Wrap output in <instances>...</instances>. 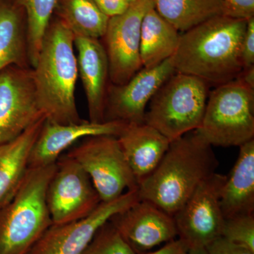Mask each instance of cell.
<instances>
[{
  "instance_id": "4fadbf2b",
  "label": "cell",
  "mask_w": 254,
  "mask_h": 254,
  "mask_svg": "<svg viewBox=\"0 0 254 254\" xmlns=\"http://www.w3.org/2000/svg\"><path fill=\"white\" fill-rule=\"evenodd\" d=\"M176 72L171 58L152 68H142L126 83H110L105 105V122L125 125L145 123L148 105L153 95Z\"/></svg>"
},
{
  "instance_id": "ffe728a7",
  "label": "cell",
  "mask_w": 254,
  "mask_h": 254,
  "mask_svg": "<svg viewBox=\"0 0 254 254\" xmlns=\"http://www.w3.org/2000/svg\"><path fill=\"white\" fill-rule=\"evenodd\" d=\"M11 65L31 67L27 16L22 8L8 0H0V71Z\"/></svg>"
},
{
  "instance_id": "83f0119b",
  "label": "cell",
  "mask_w": 254,
  "mask_h": 254,
  "mask_svg": "<svg viewBox=\"0 0 254 254\" xmlns=\"http://www.w3.org/2000/svg\"><path fill=\"white\" fill-rule=\"evenodd\" d=\"M243 69L254 66V17L247 20V30L242 46Z\"/></svg>"
},
{
  "instance_id": "ac0fdd59",
  "label": "cell",
  "mask_w": 254,
  "mask_h": 254,
  "mask_svg": "<svg viewBox=\"0 0 254 254\" xmlns=\"http://www.w3.org/2000/svg\"><path fill=\"white\" fill-rule=\"evenodd\" d=\"M46 117L43 116L22 133L0 144V208L12 199L29 169L33 145Z\"/></svg>"
},
{
  "instance_id": "9a60e30c",
  "label": "cell",
  "mask_w": 254,
  "mask_h": 254,
  "mask_svg": "<svg viewBox=\"0 0 254 254\" xmlns=\"http://www.w3.org/2000/svg\"><path fill=\"white\" fill-rule=\"evenodd\" d=\"M126 125L117 121L94 123L84 120L78 123L63 125L46 120L32 149L29 168H41L56 163L65 150L87 137H118Z\"/></svg>"
},
{
  "instance_id": "5b68a950",
  "label": "cell",
  "mask_w": 254,
  "mask_h": 254,
  "mask_svg": "<svg viewBox=\"0 0 254 254\" xmlns=\"http://www.w3.org/2000/svg\"><path fill=\"white\" fill-rule=\"evenodd\" d=\"M210 87L191 75L173 73L150 100L145 123L170 142L198 129L204 116Z\"/></svg>"
},
{
  "instance_id": "3957f363",
  "label": "cell",
  "mask_w": 254,
  "mask_h": 254,
  "mask_svg": "<svg viewBox=\"0 0 254 254\" xmlns=\"http://www.w3.org/2000/svg\"><path fill=\"white\" fill-rule=\"evenodd\" d=\"M74 38L67 26L53 15L33 68L40 106L51 123L65 125L83 120L75 98L78 72Z\"/></svg>"
},
{
  "instance_id": "d6986e66",
  "label": "cell",
  "mask_w": 254,
  "mask_h": 254,
  "mask_svg": "<svg viewBox=\"0 0 254 254\" xmlns=\"http://www.w3.org/2000/svg\"><path fill=\"white\" fill-rule=\"evenodd\" d=\"M220 205L225 219L254 214V138L240 146L222 189Z\"/></svg>"
},
{
  "instance_id": "ba28073f",
  "label": "cell",
  "mask_w": 254,
  "mask_h": 254,
  "mask_svg": "<svg viewBox=\"0 0 254 254\" xmlns=\"http://www.w3.org/2000/svg\"><path fill=\"white\" fill-rule=\"evenodd\" d=\"M46 198L53 225L86 218L102 202L88 174L66 153L57 160Z\"/></svg>"
},
{
  "instance_id": "44dd1931",
  "label": "cell",
  "mask_w": 254,
  "mask_h": 254,
  "mask_svg": "<svg viewBox=\"0 0 254 254\" xmlns=\"http://www.w3.org/2000/svg\"><path fill=\"white\" fill-rule=\"evenodd\" d=\"M181 33L158 14L154 6L143 16L140 36L143 68L158 66L176 51Z\"/></svg>"
},
{
  "instance_id": "cb8c5ba5",
  "label": "cell",
  "mask_w": 254,
  "mask_h": 254,
  "mask_svg": "<svg viewBox=\"0 0 254 254\" xmlns=\"http://www.w3.org/2000/svg\"><path fill=\"white\" fill-rule=\"evenodd\" d=\"M24 10L27 16L28 58L36 65L43 36L54 14L57 0H8Z\"/></svg>"
},
{
  "instance_id": "7a4b0ae2",
  "label": "cell",
  "mask_w": 254,
  "mask_h": 254,
  "mask_svg": "<svg viewBox=\"0 0 254 254\" xmlns=\"http://www.w3.org/2000/svg\"><path fill=\"white\" fill-rule=\"evenodd\" d=\"M212 147L195 130L170 142L158 167L138 185L140 199L174 216L200 184L216 173L219 161Z\"/></svg>"
},
{
  "instance_id": "52a82bcc",
  "label": "cell",
  "mask_w": 254,
  "mask_h": 254,
  "mask_svg": "<svg viewBox=\"0 0 254 254\" xmlns=\"http://www.w3.org/2000/svg\"><path fill=\"white\" fill-rule=\"evenodd\" d=\"M66 154L88 174L102 201H110L127 190H138V182L118 137H87Z\"/></svg>"
},
{
  "instance_id": "6da1fadb",
  "label": "cell",
  "mask_w": 254,
  "mask_h": 254,
  "mask_svg": "<svg viewBox=\"0 0 254 254\" xmlns=\"http://www.w3.org/2000/svg\"><path fill=\"white\" fill-rule=\"evenodd\" d=\"M247 20L220 15L181 33L171 61L176 72L210 86L233 81L243 70L242 46Z\"/></svg>"
},
{
  "instance_id": "f546056e",
  "label": "cell",
  "mask_w": 254,
  "mask_h": 254,
  "mask_svg": "<svg viewBox=\"0 0 254 254\" xmlns=\"http://www.w3.org/2000/svg\"><path fill=\"white\" fill-rule=\"evenodd\" d=\"M102 11L109 17L122 14L129 4L126 0H91Z\"/></svg>"
},
{
  "instance_id": "7c38bea8",
  "label": "cell",
  "mask_w": 254,
  "mask_h": 254,
  "mask_svg": "<svg viewBox=\"0 0 254 254\" xmlns=\"http://www.w3.org/2000/svg\"><path fill=\"white\" fill-rule=\"evenodd\" d=\"M140 200L138 190H127L118 198L102 201L86 218L63 225H52L26 254H80L100 227L114 215Z\"/></svg>"
},
{
  "instance_id": "8fae6325",
  "label": "cell",
  "mask_w": 254,
  "mask_h": 254,
  "mask_svg": "<svg viewBox=\"0 0 254 254\" xmlns=\"http://www.w3.org/2000/svg\"><path fill=\"white\" fill-rule=\"evenodd\" d=\"M45 116L33 69L11 65L0 71V144L14 139Z\"/></svg>"
},
{
  "instance_id": "4dcf8cb0",
  "label": "cell",
  "mask_w": 254,
  "mask_h": 254,
  "mask_svg": "<svg viewBox=\"0 0 254 254\" xmlns=\"http://www.w3.org/2000/svg\"><path fill=\"white\" fill-rule=\"evenodd\" d=\"M190 250L186 242L178 238L165 243L158 250L141 254H187Z\"/></svg>"
},
{
  "instance_id": "2e32d148",
  "label": "cell",
  "mask_w": 254,
  "mask_h": 254,
  "mask_svg": "<svg viewBox=\"0 0 254 254\" xmlns=\"http://www.w3.org/2000/svg\"><path fill=\"white\" fill-rule=\"evenodd\" d=\"M78 72L80 73L88 103L89 121L105 122V105L110 84L109 63L101 40L76 36Z\"/></svg>"
},
{
  "instance_id": "e0dca14e",
  "label": "cell",
  "mask_w": 254,
  "mask_h": 254,
  "mask_svg": "<svg viewBox=\"0 0 254 254\" xmlns=\"http://www.w3.org/2000/svg\"><path fill=\"white\" fill-rule=\"evenodd\" d=\"M118 139L138 185L154 171L170 143L160 131L145 123L127 125Z\"/></svg>"
},
{
  "instance_id": "d4e9b609",
  "label": "cell",
  "mask_w": 254,
  "mask_h": 254,
  "mask_svg": "<svg viewBox=\"0 0 254 254\" xmlns=\"http://www.w3.org/2000/svg\"><path fill=\"white\" fill-rule=\"evenodd\" d=\"M80 254H136L122 238L110 221L95 234Z\"/></svg>"
},
{
  "instance_id": "603a6c76",
  "label": "cell",
  "mask_w": 254,
  "mask_h": 254,
  "mask_svg": "<svg viewBox=\"0 0 254 254\" xmlns=\"http://www.w3.org/2000/svg\"><path fill=\"white\" fill-rule=\"evenodd\" d=\"M160 16L183 33L220 15H225L223 0H153Z\"/></svg>"
},
{
  "instance_id": "836d02e7",
  "label": "cell",
  "mask_w": 254,
  "mask_h": 254,
  "mask_svg": "<svg viewBox=\"0 0 254 254\" xmlns=\"http://www.w3.org/2000/svg\"><path fill=\"white\" fill-rule=\"evenodd\" d=\"M126 1L130 5L133 4V3H136L137 1H140V0H126Z\"/></svg>"
},
{
  "instance_id": "f1b7e54d",
  "label": "cell",
  "mask_w": 254,
  "mask_h": 254,
  "mask_svg": "<svg viewBox=\"0 0 254 254\" xmlns=\"http://www.w3.org/2000/svg\"><path fill=\"white\" fill-rule=\"evenodd\" d=\"M205 249L208 254H254V252L248 249L232 243L222 237L214 241Z\"/></svg>"
},
{
  "instance_id": "1f68e13d",
  "label": "cell",
  "mask_w": 254,
  "mask_h": 254,
  "mask_svg": "<svg viewBox=\"0 0 254 254\" xmlns=\"http://www.w3.org/2000/svg\"><path fill=\"white\" fill-rule=\"evenodd\" d=\"M237 78L243 82L247 86L254 89V66L242 70Z\"/></svg>"
},
{
  "instance_id": "4316f807",
  "label": "cell",
  "mask_w": 254,
  "mask_h": 254,
  "mask_svg": "<svg viewBox=\"0 0 254 254\" xmlns=\"http://www.w3.org/2000/svg\"><path fill=\"white\" fill-rule=\"evenodd\" d=\"M227 16L249 20L254 17V0H223Z\"/></svg>"
},
{
  "instance_id": "9c48e42d",
  "label": "cell",
  "mask_w": 254,
  "mask_h": 254,
  "mask_svg": "<svg viewBox=\"0 0 254 254\" xmlns=\"http://www.w3.org/2000/svg\"><path fill=\"white\" fill-rule=\"evenodd\" d=\"M227 175L215 173L197 187L175 215L177 237L190 250L206 248L221 237L224 218L220 199Z\"/></svg>"
},
{
  "instance_id": "277c9868",
  "label": "cell",
  "mask_w": 254,
  "mask_h": 254,
  "mask_svg": "<svg viewBox=\"0 0 254 254\" xmlns=\"http://www.w3.org/2000/svg\"><path fill=\"white\" fill-rule=\"evenodd\" d=\"M55 168L28 169L12 199L0 208V254H26L53 225L46 195Z\"/></svg>"
},
{
  "instance_id": "7402d4cb",
  "label": "cell",
  "mask_w": 254,
  "mask_h": 254,
  "mask_svg": "<svg viewBox=\"0 0 254 254\" xmlns=\"http://www.w3.org/2000/svg\"><path fill=\"white\" fill-rule=\"evenodd\" d=\"M54 16L61 20L75 37L101 39L110 17L91 0H57Z\"/></svg>"
},
{
  "instance_id": "484cf974",
  "label": "cell",
  "mask_w": 254,
  "mask_h": 254,
  "mask_svg": "<svg viewBox=\"0 0 254 254\" xmlns=\"http://www.w3.org/2000/svg\"><path fill=\"white\" fill-rule=\"evenodd\" d=\"M221 237L254 252V214L225 218Z\"/></svg>"
},
{
  "instance_id": "30bf717a",
  "label": "cell",
  "mask_w": 254,
  "mask_h": 254,
  "mask_svg": "<svg viewBox=\"0 0 254 254\" xmlns=\"http://www.w3.org/2000/svg\"><path fill=\"white\" fill-rule=\"evenodd\" d=\"M153 6V0H140L122 14L110 17L100 40L108 56L112 84H124L143 68L140 55L142 20Z\"/></svg>"
},
{
  "instance_id": "8992f818",
  "label": "cell",
  "mask_w": 254,
  "mask_h": 254,
  "mask_svg": "<svg viewBox=\"0 0 254 254\" xmlns=\"http://www.w3.org/2000/svg\"><path fill=\"white\" fill-rule=\"evenodd\" d=\"M198 132L211 146H238L254 138V89L238 78L209 93Z\"/></svg>"
},
{
  "instance_id": "5bb4252c",
  "label": "cell",
  "mask_w": 254,
  "mask_h": 254,
  "mask_svg": "<svg viewBox=\"0 0 254 254\" xmlns=\"http://www.w3.org/2000/svg\"><path fill=\"white\" fill-rule=\"evenodd\" d=\"M110 222L136 254L177 237L174 217L148 200H140L114 215Z\"/></svg>"
},
{
  "instance_id": "d6a6232c",
  "label": "cell",
  "mask_w": 254,
  "mask_h": 254,
  "mask_svg": "<svg viewBox=\"0 0 254 254\" xmlns=\"http://www.w3.org/2000/svg\"><path fill=\"white\" fill-rule=\"evenodd\" d=\"M187 254H208V252L205 248L191 249Z\"/></svg>"
}]
</instances>
